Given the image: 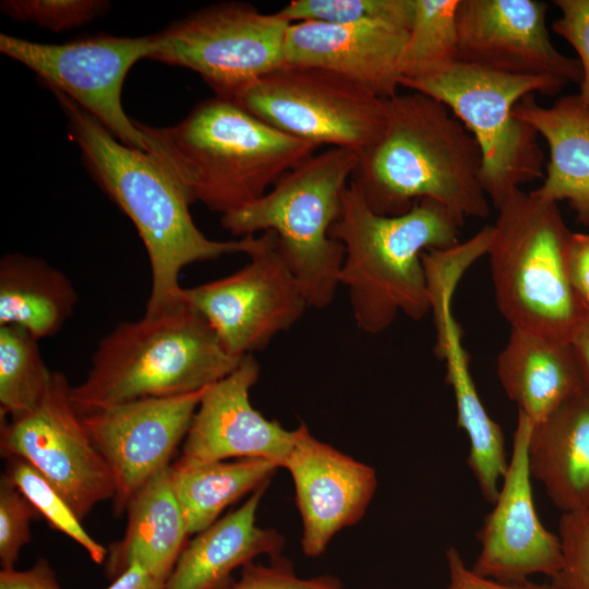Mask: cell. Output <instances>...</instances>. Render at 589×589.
Returning <instances> with one entry per match:
<instances>
[{
    "mask_svg": "<svg viewBox=\"0 0 589 589\" xmlns=\"http://www.w3.org/2000/svg\"><path fill=\"white\" fill-rule=\"evenodd\" d=\"M50 92L86 169L130 218L145 247L152 279L145 314L181 300L179 277L188 265L227 254L248 255L253 249L254 235L231 241L207 238L191 216L192 201L154 155L124 145L70 97Z\"/></svg>",
    "mask_w": 589,
    "mask_h": 589,
    "instance_id": "6da1fadb",
    "label": "cell"
},
{
    "mask_svg": "<svg viewBox=\"0 0 589 589\" xmlns=\"http://www.w3.org/2000/svg\"><path fill=\"white\" fill-rule=\"evenodd\" d=\"M376 141L358 154L350 182L376 214L407 213L424 199L466 219L485 218L481 152L466 127L441 101L410 91L385 100Z\"/></svg>",
    "mask_w": 589,
    "mask_h": 589,
    "instance_id": "7a4b0ae2",
    "label": "cell"
},
{
    "mask_svg": "<svg viewBox=\"0 0 589 589\" xmlns=\"http://www.w3.org/2000/svg\"><path fill=\"white\" fill-rule=\"evenodd\" d=\"M148 152L192 203L226 215L261 199L317 148L214 96L171 127L140 123Z\"/></svg>",
    "mask_w": 589,
    "mask_h": 589,
    "instance_id": "3957f363",
    "label": "cell"
},
{
    "mask_svg": "<svg viewBox=\"0 0 589 589\" xmlns=\"http://www.w3.org/2000/svg\"><path fill=\"white\" fill-rule=\"evenodd\" d=\"M464 223L429 199L401 215L376 214L350 182L329 236L344 248L339 284L348 289L358 328L375 335L399 313L420 321L431 312L422 254L457 244Z\"/></svg>",
    "mask_w": 589,
    "mask_h": 589,
    "instance_id": "277c9868",
    "label": "cell"
},
{
    "mask_svg": "<svg viewBox=\"0 0 589 589\" xmlns=\"http://www.w3.org/2000/svg\"><path fill=\"white\" fill-rule=\"evenodd\" d=\"M242 359L228 353L203 315L180 300L105 335L85 380L71 387V399L83 414L130 400L195 393L230 374Z\"/></svg>",
    "mask_w": 589,
    "mask_h": 589,
    "instance_id": "5b68a950",
    "label": "cell"
},
{
    "mask_svg": "<svg viewBox=\"0 0 589 589\" xmlns=\"http://www.w3.org/2000/svg\"><path fill=\"white\" fill-rule=\"evenodd\" d=\"M358 163V153L329 147L286 172L261 199L223 215L233 236L273 231L284 261L309 308L332 303L339 284L344 248L329 236Z\"/></svg>",
    "mask_w": 589,
    "mask_h": 589,
    "instance_id": "8992f818",
    "label": "cell"
},
{
    "mask_svg": "<svg viewBox=\"0 0 589 589\" xmlns=\"http://www.w3.org/2000/svg\"><path fill=\"white\" fill-rule=\"evenodd\" d=\"M497 211L486 255L498 311L510 328L569 340L589 306L569 279L557 203L519 190Z\"/></svg>",
    "mask_w": 589,
    "mask_h": 589,
    "instance_id": "52a82bcc",
    "label": "cell"
},
{
    "mask_svg": "<svg viewBox=\"0 0 589 589\" xmlns=\"http://www.w3.org/2000/svg\"><path fill=\"white\" fill-rule=\"evenodd\" d=\"M567 83L551 76L502 73L465 62L401 87L444 104L481 152V187L498 209L522 184L543 178L544 154L536 130L515 116L526 96L555 95Z\"/></svg>",
    "mask_w": 589,
    "mask_h": 589,
    "instance_id": "ba28073f",
    "label": "cell"
},
{
    "mask_svg": "<svg viewBox=\"0 0 589 589\" xmlns=\"http://www.w3.org/2000/svg\"><path fill=\"white\" fill-rule=\"evenodd\" d=\"M290 23L277 12L226 1L204 7L149 35L147 59L197 73L230 99L264 75L285 65Z\"/></svg>",
    "mask_w": 589,
    "mask_h": 589,
    "instance_id": "9c48e42d",
    "label": "cell"
},
{
    "mask_svg": "<svg viewBox=\"0 0 589 589\" xmlns=\"http://www.w3.org/2000/svg\"><path fill=\"white\" fill-rule=\"evenodd\" d=\"M230 100L290 136L358 154L376 141L386 118V99L313 67L285 64Z\"/></svg>",
    "mask_w": 589,
    "mask_h": 589,
    "instance_id": "30bf717a",
    "label": "cell"
},
{
    "mask_svg": "<svg viewBox=\"0 0 589 589\" xmlns=\"http://www.w3.org/2000/svg\"><path fill=\"white\" fill-rule=\"evenodd\" d=\"M0 51L32 70L49 91L74 100L121 143L148 152V140L125 113L121 94L131 68L148 57L149 36L99 33L44 44L1 33Z\"/></svg>",
    "mask_w": 589,
    "mask_h": 589,
    "instance_id": "8fae6325",
    "label": "cell"
},
{
    "mask_svg": "<svg viewBox=\"0 0 589 589\" xmlns=\"http://www.w3.org/2000/svg\"><path fill=\"white\" fill-rule=\"evenodd\" d=\"M248 255L250 261L239 271L180 292V299L203 315L226 351L237 358L265 348L309 308L273 231L262 232Z\"/></svg>",
    "mask_w": 589,
    "mask_h": 589,
    "instance_id": "7c38bea8",
    "label": "cell"
},
{
    "mask_svg": "<svg viewBox=\"0 0 589 589\" xmlns=\"http://www.w3.org/2000/svg\"><path fill=\"white\" fill-rule=\"evenodd\" d=\"M67 376L53 371L39 402L27 413L1 420L0 446L7 458L25 460L67 500L82 520L113 498L116 482L71 399Z\"/></svg>",
    "mask_w": 589,
    "mask_h": 589,
    "instance_id": "4fadbf2b",
    "label": "cell"
},
{
    "mask_svg": "<svg viewBox=\"0 0 589 589\" xmlns=\"http://www.w3.org/2000/svg\"><path fill=\"white\" fill-rule=\"evenodd\" d=\"M206 388L179 396L130 400L81 414L89 437L113 474L116 514L127 509L146 481L170 466Z\"/></svg>",
    "mask_w": 589,
    "mask_h": 589,
    "instance_id": "5bb4252c",
    "label": "cell"
},
{
    "mask_svg": "<svg viewBox=\"0 0 589 589\" xmlns=\"http://www.w3.org/2000/svg\"><path fill=\"white\" fill-rule=\"evenodd\" d=\"M532 423L518 412L512 455L493 508L479 530L480 552L471 569L503 581L534 574L556 577L563 564L560 537L548 530L536 509L528 447Z\"/></svg>",
    "mask_w": 589,
    "mask_h": 589,
    "instance_id": "9a60e30c",
    "label": "cell"
},
{
    "mask_svg": "<svg viewBox=\"0 0 589 589\" xmlns=\"http://www.w3.org/2000/svg\"><path fill=\"white\" fill-rule=\"evenodd\" d=\"M539 0H459L458 59L484 69L524 76H551L579 84L578 59L553 45Z\"/></svg>",
    "mask_w": 589,
    "mask_h": 589,
    "instance_id": "2e32d148",
    "label": "cell"
},
{
    "mask_svg": "<svg viewBox=\"0 0 589 589\" xmlns=\"http://www.w3.org/2000/svg\"><path fill=\"white\" fill-rule=\"evenodd\" d=\"M281 468L290 473L302 522L301 549L318 557L342 529L359 522L376 491V471L316 438L301 423Z\"/></svg>",
    "mask_w": 589,
    "mask_h": 589,
    "instance_id": "e0dca14e",
    "label": "cell"
},
{
    "mask_svg": "<svg viewBox=\"0 0 589 589\" xmlns=\"http://www.w3.org/2000/svg\"><path fill=\"white\" fill-rule=\"evenodd\" d=\"M259 377V362L247 354L230 374L206 388L177 462L262 458L281 468L292 447L294 430L265 418L252 406L250 390Z\"/></svg>",
    "mask_w": 589,
    "mask_h": 589,
    "instance_id": "ac0fdd59",
    "label": "cell"
},
{
    "mask_svg": "<svg viewBox=\"0 0 589 589\" xmlns=\"http://www.w3.org/2000/svg\"><path fill=\"white\" fill-rule=\"evenodd\" d=\"M408 33L393 24L290 23L285 64L334 72L387 99L400 87L398 65Z\"/></svg>",
    "mask_w": 589,
    "mask_h": 589,
    "instance_id": "d6986e66",
    "label": "cell"
},
{
    "mask_svg": "<svg viewBox=\"0 0 589 589\" xmlns=\"http://www.w3.org/2000/svg\"><path fill=\"white\" fill-rule=\"evenodd\" d=\"M454 291L440 289L431 297L436 332L435 354L445 362L446 381L452 386L457 422L468 436V465L484 498L494 503L508 460L501 426L490 417L477 392L461 328L453 314Z\"/></svg>",
    "mask_w": 589,
    "mask_h": 589,
    "instance_id": "ffe728a7",
    "label": "cell"
},
{
    "mask_svg": "<svg viewBox=\"0 0 589 589\" xmlns=\"http://www.w3.org/2000/svg\"><path fill=\"white\" fill-rule=\"evenodd\" d=\"M268 483L236 510L196 533L182 550L165 589H231L232 573L262 554L280 556L284 537L256 525V512Z\"/></svg>",
    "mask_w": 589,
    "mask_h": 589,
    "instance_id": "44dd1931",
    "label": "cell"
},
{
    "mask_svg": "<svg viewBox=\"0 0 589 589\" xmlns=\"http://www.w3.org/2000/svg\"><path fill=\"white\" fill-rule=\"evenodd\" d=\"M496 374L518 412L537 425L573 396L585 376L569 340L510 328Z\"/></svg>",
    "mask_w": 589,
    "mask_h": 589,
    "instance_id": "7402d4cb",
    "label": "cell"
},
{
    "mask_svg": "<svg viewBox=\"0 0 589 589\" xmlns=\"http://www.w3.org/2000/svg\"><path fill=\"white\" fill-rule=\"evenodd\" d=\"M515 116L549 147L543 182L533 191L554 203L567 201L577 220L589 226V104L577 93L544 107L531 94L517 104Z\"/></svg>",
    "mask_w": 589,
    "mask_h": 589,
    "instance_id": "603a6c76",
    "label": "cell"
},
{
    "mask_svg": "<svg viewBox=\"0 0 589 589\" xmlns=\"http://www.w3.org/2000/svg\"><path fill=\"white\" fill-rule=\"evenodd\" d=\"M528 458L540 481L563 513L589 509V383L554 412L532 425Z\"/></svg>",
    "mask_w": 589,
    "mask_h": 589,
    "instance_id": "cb8c5ba5",
    "label": "cell"
},
{
    "mask_svg": "<svg viewBox=\"0 0 589 589\" xmlns=\"http://www.w3.org/2000/svg\"><path fill=\"white\" fill-rule=\"evenodd\" d=\"M169 467L146 481L128 503L125 533L107 555L109 578H117L133 562L165 581L170 576L189 532L172 490Z\"/></svg>",
    "mask_w": 589,
    "mask_h": 589,
    "instance_id": "d4e9b609",
    "label": "cell"
},
{
    "mask_svg": "<svg viewBox=\"0 0 589 589\" xmlns=\"http://www.w3.org/2000/svg\"><path fill=\"white\" fill-rule=\"evenodd\" d=\"M79 301L68 276L45 260L9 253L0 260V326L14 325L38 340L56 335Z\"/></svg>",
    "mask_w": 589,
    "mask_h": 589,
    "instance_id": "484cf974",
    "label": "cell"
},
{
    "mask_svg": "<svg viewBox=\"0 0 589 589\" xmlns=\"http://www.w3.org/2000/svg\"><path fill=\"white\" fill-rule=\"evenodd\" d=\"M279 466L262 458H238L197 465L173 462L170 481L189 534L217 521L221 513L268 483Z\"/></svg>",
    "mask_w": 589,
    "mask_h": 589,
    "instance_id": "4316f807",
    "label": "cell"
},
{
    "mask_svg": "<svg viewBox=\"0 0 589 589\" xmlns=\"http://www.w3.org/2000/svg\"><path fill=\"white\" fill-rule=\"evenodd\" d=\"M458 4L459 0H414L413 20L398 65L400 86L459 61Z\"/></svg>",
    "mask_w": 589,
    "mask_h": 589,
    "instance_id": "83f0119b",
    "label": "cell"
},
{
    "mask_svg": "<svg viewBox=\"0 0 589 589\" xmlns=\"http://www.w3.org/2000/svg\"><path fill=\"white\" fill-rule=\"evenodd\" d=\"M38 339L26 329L0 326V416L16 419L29 412L45 394L52 376Z\"/></svg>",
    "mask_w": 589,
    "mask_h": 589,
    "instance_id": "f1b7e54d",
    "label": "cell"
},
{
    "mask_svg": "<svg viewBox=\"0 0 589 589\" xmlns=\"http://www.w3.org/2000/svg\"><path fill=\"white\" fill-rule=\"evenodd\" d=\"M5 474L39 515L56 530L80 544L96 564H103L108 550L92 538L61 493L33 466L23 459L8 458Z\"/></svg>",
    "mask_w": 589,
    "mask_h": 589,
    "instance_id": "f546056e",
    "label": "cell"
},
{
    "mask_svg": "<svg viewBox=\"0 0 589 589\" xmlns=\"http://www.w3.org/2000/svg\"><path fill=\"white\" fill-rule=\"evenodd\" d=\"M414 0H292L277 13L289 23L393 24L410 29Z\"/></svg>",
    "mask_w": 589,
    "mask_h": 589,
    "instance_id": "4dcf8cb0",
    "label": "cell"
},
{
    "mask_svg": "<svg viewBox=\"0 0 589 589\" xmlns=\"http://www.w3.org/2000/svg\"><path fill=\"white\" fill-rule=\"evenodd\" d=\"M1 12L11 20L62 33L82 27L110 10L106 0H4Z\"/></svg>",
    "mask_w": 589,
    "mask_h": 589,
    "instance_id": "1f68e13d",
    "label": "cell"
},
{
    "mask_svg": "<svg viewBox=\"0 0 589 589\" xmlns=\"http://www.w3.org/2000/svg\"><path fill=\"white\" fill-rule=\"evenodd\" d=\"M38 512L4 473L0 480V563L14 568L20 551L32 539L31 522Z\"/></svg>",
    "mask_w": 589,
    "mask_h": 589,
    "instance_id": "d6a6232c",
    "label": "cell"
},
{
    "mask_svg": "<svg viewBox=\"0 0 589 589\" xmlns=\"http://www.w3.org/2000/svg\"><path fill=\"white\" fill-rule=\"evenodd\" d=\"M558 537L563 564L552 584L557 589H589V509L563 513Z\"/></svg>",
    "mask_w": 589,
    "mask_h": 589,
    "instance_id": "836d02e7",
    "label": "cell"
},
{
    "mask_svg": "<svg viewBox=\"0 0 589 589\" xmlns=\"http://www.w3.org/2000/svg\"><path fill=\"white\" fill-rule=\"evenodd\" d=\"M231 589H346L341 581L330 575L303 578L293 565L277 556L268 565L249 563L242 567L240 579Z\"/></svg>",
    "mask_w": 589,
    "mask_h": 589,
    "instance_id": "e575fe53",
    "label": "cell"
},
{
    "mask_svg": "<svg viewBox=\"0 0 589 589\" xmlns=\"http://www.w3.org/2000/svg\"><path fill=\"white\" fill-rule=\"evenodd\" d=\"M561 15L552 29L576 51L582 77L578 95L589 104V0H554Z\"/></svg>",
    "mask_w": 589,
    "mask_h": 589,
    "instance_id": "d590c367",
    "label": "cell"
},
{
    "mask_svg": "<svg viewBox=\"0 0 589 589\" xmlns=\"http://www.w3.org/2000/svg\"><path fill=\"white\" fill-rule=\"evenodd\" d=\"M446 563L447 589H557L553 584H537L529 579L503 581L480 576L466 565L461 554L454 546H449L446 551Z\"/></svg>",
    "mask_w": 589,
    "mask_h": 589,
    "instance_id": "8d00e7d4",
    "label": "cell"
},
{
    "mask_svg": "<svg viewBox=\"0 0 589 589\" xmlns=\"http://www.w3.org/2000/svg\"><path fill=\"white\" fill-rule=\"evenodd\" d=\"M567 269L572 286L589 306V232H573L567 248Z\"/></svg>",
    "mask_w": 589,
    "mask_h": 589,
    "instance_id": "74e56055",
    "label": "cell"
},
{
    "mask_svg": "<svg viewBox=\"0 0 589 589\" xmlns=\"http://www.w3.org/2000/svg\"><path fill=\"white\" fill-rule=\"evenodd\" d=\"M0 589H61V587L49 562L39 558L26 570L1 569Z\"/></svg>",
    "mask_w": 589,
    "mask_h": 589,
    "instance_id": "f35d334b",
    "label": "cell"
},
{
    "mask_svg": "<svg viewBox=\"0 0 589 589\" xmlns=\"http://www.w3.org/2000/svg\"><path fill=\"white\" fill-rule=\"evenodd\" d=\"M166 581L151 574L139 562L131 563L128 568L113 579L106 589H165Z\"/></svg>",
    "mask_w": 589,
    "mask_h": 589,
    "instance_id": "ab89813d",
    "label": "cell"
},
{
    "mask_svg": "<svg viewBox=\"0 0 589 589\" xmlns=\"http://www.w3.org/2000/svg\"><path fill=\"white\" fill-rule=\"evenodd\" d=\"M569 342L579 362L585 380L589 383V309L575 327Z\"/></svg>",
    "mask_w": 589,
    "mask_h": 589,
    "instance_id": "60d3db41",
    "label": "cell"
}]
</instances>
